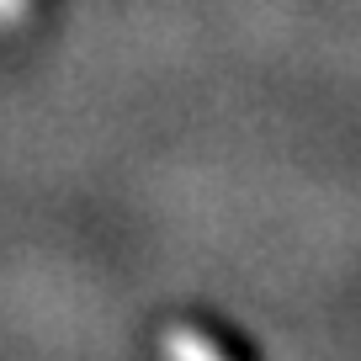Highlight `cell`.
I'll use <instances>...</instances> for the list:
<instances>
[{"label":"cell","mask_w":361,"mask_h":361,"mask_svg":"<svg viewBox=\"0 0 361 361\" xmlns=\"http://www.w3.org/2000/svg\"><path fill=\"white\" fill-rule=\"evenodd\" d=\"M165 350L170 356H218V340H202V335H186V329H180V335H165Z\"/></svg>","instance_id":"6da1fadb"},{"label":"cell","mask_w":361,"mask_h":361,"mask_svg":"<svg viewBox=\"0 0 361 361\" xmlns=\"http://www.w3.org/2000/svg\"><path fill=\"white\" fill-rule=\"evenodd\" d=\"M27 11V0H0V22H16Z\"/></svg>","instance_id":"7a4b0ae2"}]
</instances>
